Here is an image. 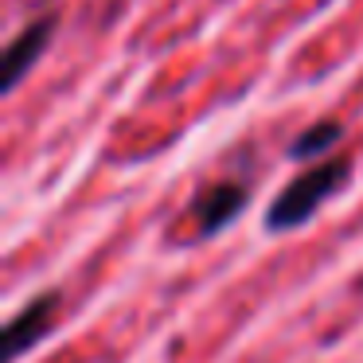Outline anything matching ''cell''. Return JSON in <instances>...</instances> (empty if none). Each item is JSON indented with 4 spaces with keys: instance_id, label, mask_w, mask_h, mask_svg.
Wrapping results in <instances>:
<instances>
[{
    "instance_id": "6da1fadb",
    "label": "cell",
    "mask_w": 363,
    "mask_h": 363,
    "mask_svg": "<svg viewBox=\"0 0 363 363\" xmlns=\"http://www.w3.org/2000/svg\"><path fill=\"white\" fill-rule=\"evenodd\" d=\"M352 180V160L347 157H328L320 164H308L301 176H293L281 188V196L269 203L266 227L269 230H293L316 211L328 196H336V188Z\"/></svg>"
},
{
    "instance_id": "7a4b0ae2",
    "label": "cell",
    "mask_w": 363,
    "mask_h": 363,
    "mask_svg": "<svg viewBox=\"0 0 363 363\" xmlns=\"http://www.w3.org/2000/svg\"><path fill=\"white\" fill-rule=\"evenodd\" d=\"M242 207H246V184L219 180V184L199 191L196 203L184 211L180 227L188 230V238H211L215 230H223L230 219H238Z\"/></svg>"
},
{
    "instance_id": "3957f363",
    "label": "cell",
    "mask_w": 363,
    "mask_h": 363,
    "mask_svg": "<svg viewBox=\"0 0 363 363\" xmlns=\"http://www.w3.org/2000/svg\"><path fill=\"white\" fill-rule=\"evenodd\" d=\"M59 293H40V297H32L24 308H20L16 316L9 320V328H4V359H20L24 352H32L35 344H40L43 336L51 332V324H55V308H59Z\"/></svg>"
},
{
    "instance_id": "277c9868",
    "label": "cell",
    "mask_w": 363,
    "mask_h": 363,
    "mask_svg": "<svg viewBox=\"0 0 363 363\" xmlns=\"http://www.w3.org/2000/svg\"><path fill=\"white\" fill-rule=\"evenodd\" d=\"M51 32H55V16H40L9 43V51H4V90H16L24 82V74L40 63V55L51 43Z\"/></svg>"
},
{
    "instance_id": "5b68a950",
    "label": "cell",
    "mask_w": 363,
    "mask_h": 363,
    "mask_svg": "<svg viewBox=\"0 0 363 363\" xmlns=\"http://www.w3.org/2000/svg\"><path fill=\"white\" fill-rule=\"evenodd\" d=\"M340 137H344V125H340V121H332V118H324V121H316V125H308L305 133L289 145V157L313 160V157H320L324 149H332Z\"/></svg>"
}]
</instances>
